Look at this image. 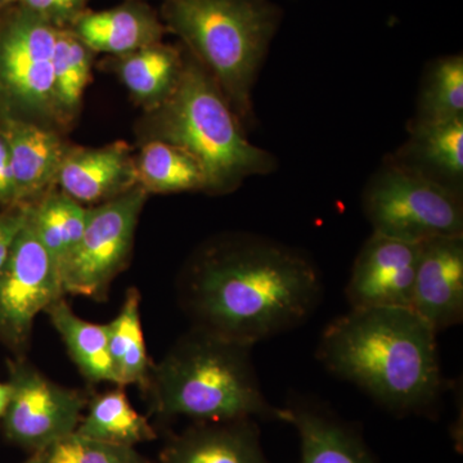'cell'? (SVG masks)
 <instances>
[{
    "label": "cell",
    "mask_w": 463,
    "mask_h": 463,
    "mask_svg": "<svg viewBox=\"0 0 463 463\" xmlns=\"http://www.w3.org/2000/svg\"><path fill=\"white\" fill-rule=\"evenodd\" d=\"M11 5H14V0H0V12L5 11Z\"/></svg>",
    "instance_id": "cell-32"
},
{
    "label": "cell",
    "mask_w": 463,
    "mask_h": 463,
    "mask_svg": "<svg viewBox=\"0 0 463 463\" xmlns=\"http://www.w3.org/2000/svg\"><path fill=\"white\" fill-rule=\"evenodd\" d=\"M137 132L142 143H170L190 154L205 174L209 194H231L250 176L267 175L277 167L270 152L246 138L223 91L185 50L178 84L161 105L146 111Z\"/></svg>",
    "instance_id": "cell-3"
},
{
    "label": "cell",
    "mask_w": 463,
    "mask_h": 463,
    "mask_svg": "<svg viewBox=\"0 0 463 463\" xmlns=\"http://www.w3.org/2000/svg\"><path fill=\"white\" fill-rule=\"evenodd\" d=\"M399 164L462 194L463 118L412 123L410 138L395 155Z\"/></svg>",
    "instance_id": "cell-18"
},
{
    "label": "cell",
    "mask_w": 463,
    "mask_h": 463,
    "mask_svg": "<svg viewBox=\"0 0 463 463\" xmlns=\"http://www.w3.org/2000/svg\"><path fill=\"white\" fill-rule=\"evenodd\" d=\"M364 209L373 233L411 243L463 236L462 194L394 158L368 182Z\"/></svg>",
    "instance_id": "cell-7"
},
{
    "label": "cell",
    "mask_w": 463,
    "mask_h": 463,
    "mask_svg": "<svg viewBox=\"0 0 463 463\" xmlns=\"http://www.w3.org/2000/svg\"><path fill=\"white\" fill-rule=\"evenodd\" d=\"M66 297L57 265L29 219L0 270V344L25 355L36 317Z\"/></svg>",
    "instance_id": "cell-9"
},
{
    "label": "cell",
    "mask_w": 463,
    "mask_h": 463,
    "mask_svg": "<svg viewBox=\"0 0 463 463\" xmlns=\"http://www.w3.org/2000/svg\"><path fill=\"white\" fill-rule=\"evenodd\" d=\"M25 463H33V461L32 458H29V459H27V461Z\"/></svg>",
    "instance_id": "cell-33"
},
{
    "label": "cell",
    "mask_w": 463,
    "mask_h": 463,
    "mask_svg": "<svg viewBox=\"0 0 463 463\" xmlns=\"http://www.w3.org/2000/svg\"><path fill=\"white\" fill-rule=\"evenodd\" d=\"M7 365L11 399L2 429L12 444L35 453L76 430L88 404L80 392L48 379L25 356Z\"/></svg>",
    "instance_id": "cell-10"
},
{
    "label": "cell",
    "mask_w": 463,
    "mask_h": 463,
    "mask_svg": "<svg viewBox=\"0 0 463 463\" xmlns=\"http://www.w3.org/2000/svg\"><path fill=\"white\" fill-rule=\"evenodd\" d=\"M123 386L100 394L88 404L76 432L112 446L136 448L156 439V431L143 414L134 410Z\"/></svg>",
    "instance_id": "cell-22"
},
{
    "label": "cell",
    "mask_w": 463,
    "mask_h": 463,
    "mask_svg": "<svg viewBox=\"0 0 463 463\" xmlns=\"http://www.w3.org/2000/svg\"><path fill=\"white\" fill-rule=\"evenodd\" d=\"M463 118L461 54L434 61L423 78L413 123H444Z\"/></svg>",
    "instance_id": "cell-25"
},
{
    "label": "cell",
    "mask_w": 463,
    "mask_h": 463,
    "mask_svg": "<svg viewBox=\"0 0 463 463\" xmlns=\"http://www.w3.org/2000/svg\"><path fill=\"white\" fill-rule=\"evenodd\" d=\"M16 3L0 12V114L65 129L54 90L58 32Z\"/></svg>",
    "instance_id": "cell-6"
},
{
    "label": "cell",
    "mask_w": 463,
    "mask_h": 463,
    "mask_svg": "<svg viewBox=\"0 0 463 463\" xmlns=\"http://www.w3.org/2000/svg\"><path fill=\"white\" fill-rule=\"evenodd\" d=\"M148 194L137 184L115 199L90 206L83 236L61 267L65 295L102 300L132 257L139 216Z\"/></svg>",
    "instance_id": "cell-8"
},
{
    "label": "cell",
    "mask_w": 463,
    "mask_h": 463,
    "mask_svg": "<svg viewBox=\"0 0 463 463\" xmlns=\"http://www.w3.org/2000/svg\"><path fill=\"white\" fill-rule=\"evenodd\" d=\"M9 399H11V386H9L8 383H2L0 381V420L5 416Z\"/></svg>",
    "instance_id": "cell-31"
},
{
    "label": "cell",
    "mask_w": 463,
    "mask_h": 463,
    "mask_svg": "<svg viewBox=\"0 0 463 463\" xmlns=\"http://www.w3.org/2000/svg\"><path fill=\"white\" fill-rule=\"evenodd\" d=\"M421 245L373 233L359 251L345 288L350 309H411Z\"/></svg>",
    "instance_id": "cell-11"
},
{
    "label": "cell",
    "mask_w": 463,
    "mask_h": 463,
    "mask_svg": "<svg viewBox=\"0 0 463 463\" xmlns=\"http://www.w3.org/2000/svg\"><path fill=\"white\" fill-rule=\"evenodd\" d=\"M0 133L7 142L16 184L17 206H30L54 190L67 151L54 128L0 114Z\"/></svg>",
    "instance_id": "cell-13"
},
{
    "label": "cell",
    "mask_w": 463,
    "mask_h": 463,
    "mask_svg": "<svg viewBox=\"0 0 463 463\" xmlns=\"http://www.w3.org/2000/svg\"><path fill=\"white\" fill-rule=\"evenodd\" d=\"M411 309L439 334L463 319V236L422 243Z\"/></svg>",
    "instance_id": "cell-12"
},
{
    "label": "cell",
    "mask_w": 463,
    "mask_h": 463,
    "mask_svg": "<svg viewBox=\"0 0 463 463\" xmlns=\"http://www.w3.org/2000/svg\"><path fill=\"white\" fill-rule=\"evenodd\" d=\"M109 347L118 386H138L146 392L154 362L149 359L141 321V294L128 289L120 312L108 323Z\"/></svg>",
    "instance_id": "cell-21"
},
{
    "label": "cell",
    "mask_w": 463,
    "mask_h": 463,
    "mask_svg": "<svg viewBox=\"0 0 463 463\" xmlns=\"http://www.w3.org/2000/svg\"><path fill=\"white\" fill-rule=\"evenodd\" d=\"M137 183L148 194L205 192V174L187 152L170 143L143 142L136 158Z\"/></svg>",
    "instance_id": "cell-23"
},
{
    "label": "cell",
    "mask_w": 463,
    "mask_h": 463,
    "mask_svg": "<svg viewBox=\"0 0 463 463\" xmlns=\"http://www.w3.org/2000/svg\"><path fill=\"white\" fill-rule=\"evenodd\" d=\"M30 206H12L0 210V270L7 263L18 234L29 219Z\"/></svg>",
    "instance_id": "cell-29"
},
{
    "label": "cell",
    "mask_w": 463,
    "mask_h": 463,
    "mask_svg": "<svg viewBox=\"0 0 463 463\" xmlns=\"http://www.w3.org/2000/svg\"><path fill=\"white\" fill-rule=\"evenodd\" d=\"M45 313L85 379L93 383H109L118 386L109 355L108 325L80 318L65 297L58 298Z\"/></svg>",
    "instance_id": "cell-20"
},
{
    "label": "cell",
    "mask_w": 463,
    "mask_h": 463,
    "mask_svg": "<svg viewBox=\"0 0 463 463\" xmlns=\"http://www.w3.org/2000/svg\"><path fill=\"white\" fill-rule=\"evenodd\" d=\"M437 337L408 307L350 309L325 328L317 359L389 412L429 413L447 388Z\"/></svg>",
    "instance_id": "cell-2"
},
{
    "label": "cell",
    "mask_w": 463,
    "mask_h": 463,
    "mask_svg": "<svg viewBox=\"0 0 463 463\" xmlns=\"http://www.w3.org/2000/svg\"><path fill=\"white\" fill-rule=\"evenodd\" d=\"M137 183L136 158L128 143L99 148L70 147L57 175V187L83 205H99Z\"/></svg>",
    "instance_id": "cell-14"
},
{
    "label": "cell",
    "mask_w": 463,
    "mask_h": 463,
    "mask_svg": "<svg viewBox=\"0 0 463 463\" xmlns=\"http://www.w3.org/2000/svg\"><path fill=\"white\" fill-rule=\"evenodd\" d=\"M279 421L294 426L300 439L298 463H377L361 432L325 404L292 397Z\"/></svg>",
    "instance_id": "cell-15"
},
{
    "label": "cell",
    "mask_w": 463,
    "mask_h": 463,
    "mask_svg": "<svg viewBox=\"0 0 463 463\" xmlns=\"http://www.w3.org/2000/svg\"><path fill=\"white\" fill-rule=\"evenodd\" d=\"M12 206H17L16 184L7 142L0 133V207L8 209Z\"/></svg>",
    "instance_id": "cell-30"
},
{
    "label": "cell",
    "mask_w": 463,
    "mask_h": 463,
    "mask_svg": "<svg viewBox=\"0 0 463 463\" xmlns=\"http://www.w3.org/2000/svg\"></svg>",
    "instance_id": "cell-34"
},
{
    "label": "cell",
    "mask_w": 463,
    "mask_h": 463,
    "mask_svg": "<svg viewBox=\"0 0 463 463\" xmlns=\"http://www.w3.org/2000/svg\"><path fill=\"white\" fill-rule=\"evenodd\" d=\"M112 69L138 105L146 111L157 108L172 94L184 65L182 44L164 42L127 54L112 57Z\"/></svg>",
    "instance_id": "cell-19"
},
{
    "label": "cell",
    "mask_w": 463,
    "mask_h": 463,
    "mask_svg": "<svg viewBox=\"0 0 463 463\" xmlns=\"http://www.w3.org/2000/svg\"><path fill=\"white\" fill-rule=\"evenodd\" d=\"M161 463H269L255 420L197 422L167 444Z\"/></svg>",
    "instance_id": "cell-17"
},
{
    "label": "cell",
    "mask_w": 463,
    "mask_h": 463,
    "mask_svg": "<svg viewBox=\"0 0 463 463\" xmlns=\"http://www.w3.org/2000/svg\"><path fill=\"white\" fill-rule=\"evenodd\" d=\"M90 206L52 190L30 205V222L58 270L83 236Z\"/></svg>",
    "instance_id": "cell-24"
},
{
    "label": "cell",
    "mask_w": 463,
    "mask_h": 463,
    "mask_svg": "<svg viewBox=\"0 0 463 463\" xmlns=\"http://www.w3.org/2000/svg\"><path fill=\"white\" fill-rule=\"evenodd\" d=\"M69 29L93 53L112 57L127 56L163 42L167 33L160 14L147 0H124L103 11L87 9Z\"/></svg>",
    "instance_id": "cell-16"
},
{
    "label": "cell",
    "mask_w": 463,
    "mask_h": 463,
    "mask_svg": "<svg viewBox=\"0 0 463 463\" xmlns=\"http://www.w3.org/2000/svg\"><path fill=\"white\" fill-rule=\"evenodd\" d=\"M322 294L321 273L312 259L246 233L207 242L179 281L192 327L252 347L303 325Z\"/></svg>",
    "instance_id": "cell-1"
},
{
    "label": "cell",
    "mask_w": 463,
    "mask_h": 463,
    "mask_svg": "<svg viewBox=\"0 0 463 463\" xmlns=\"http://www.w3.org/2000/svg\"><path fill=\"white\" fill-rule=\"evenodd\" d=\"M90 0H14L33 16L56 27H70L88 9Z\"/></svg>",
    "instance_id": "cell-28"
},
{
    "label": "cell",
    "mask_w": 463,
    "mask_h": 463,
    "mask_svg": "<svg viewBox=\"0 0 463 463\" xmlns=\"http://www.w3.org/2000/svg\"><path fill=\"white\" fill-rule=\"evenodd\" d=\"M94 53L69 27H61L54 50V90L67 123L74 121L90 81Z\"/></svg>",
    "instance_id": "cell-26"
},
{
    "label": "cell",
    "mask_w": 463,
    "mask_h": 463,
    "mask_svg": "<svg viewBox=\"0 0 463 463\" xmlns=\"http://www.w3.org/2000/svg\"><path fill=\"white\" fill-rule=\"evenodd\" d=\"M252 346L192 327L154 364L147 386L151 411L196 422L279 420L251 361Z\"/></svg>",
    "instance_id": "cell-4"
},
{
    "label": "cell",
    "mask_w": 463,
    "mask_h": 463,
    "mask_svg": "<svg viewBox=\"0 0 463 463\" xmlns=\"http://www.w3.org/2000/svg\"><path fill=\"white\" fill-rule=\"evenodd\" d=\"M33 463H147L136 448L112 446L74 431L30 457Z\"/></svg>",
    "instance_id": "cell-27"
},
{
    "label": "cell",
    "mask_w": 463,
    "mask_h": 463,
    "mask_svg": "<svg viewBox=\"0 0 463 463\" xmlns=\"http://www.w3.org/2000/svg\"><path fill=\"white\" fill-rule=\"evenodd\" d=\"M167 33L205 67L241 123L252 121V90L281 11L269 0H163Z\"/></svg>",
    "instance_id": "cell-5"
}]
</instances>
